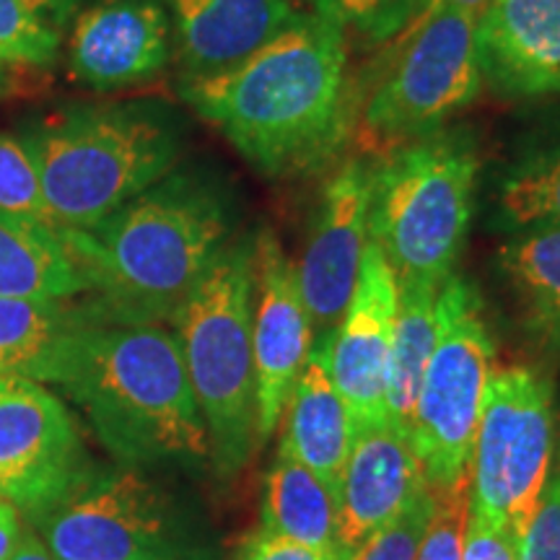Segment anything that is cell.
I'll list each match as a JSON object with an SVG mask.
<instances>
[{
	"instance_id": "1",
	"label": "cell",
	"mask_w": 560,
	"mask_h": 560,
	"mask_svg": "<svg viewBox=\"0 0 560 560\" xmlns=\"http://www.w3.org/2000/svg\"><path fill=\"white\" fill-rule=\"evenodd\" d=\"M179 100L270 179L304 177L338 156L353 128L348 34L301 13L240 66L179 79Z\"/></svg>"
},
{
	"instance_id": "2",
	"label": "cell",
	"mask_w": 560,
	"mask_h": 560,
	"mask_svg": "<svg viewBox=\"0 0 560 560\" xmlns=\"http://www.w3.org/2000/svg\"><path fill=\"white\" fill-rule=\"evenodd\" d=\"M234 223L226 182L208 166L177 164L100 226L60 236L104 322L164 325L234 240Z\"/></svg>"
},
{
	"instance_id": "3",
	"label": "cell",
	"mask_w": 560,
	"mask_h": 560,
	"mask_svg": "<svg viewBox=\"0 0 560 560\" xmlns=\"http://www.w3.org/2000/svg\"><path fill=\"white\" fill-rule=\"evenodd\" d=\"M62 389L117 465L200 470L210 462L206 420L166 327L94 322Z\"/></svg>"
},
{
	"instance_id": "4",
	"label": "cell",
	"mask_w": 560,
	"mask_h": 560,
	"mask_svg": "<svg viewBox=\"0 0 560 560\" xmlns=\"http://www.w3.org/2000/svg\"><path fill=\"white\" fill-rule=\"evenodd\" d=\"M42 179L47 223L89 231L179 164L187 125L159 100L79 102L19 130Z\"/></svg>"
},
{
	"instance_id": "5",
	"label": "cell",
	"mask_w": 560,
	"mask_h": 560,
	"mask_svg": "<svg viewBox=\"0 0 560 560\" xmlns=\"http://www.w3.org/2000/svg\"><path fill=\"white\" fill-rule=\"evenodd\" d=\"M255 234L231 240L172 317L210 441V462L234 475L260 446L252 348Z\"/></svg>"
},
{
	"instance_id": "6",
	"label": "cell",
	"mask_w": 560,
	"mask_h": 560,
	"mask_svg": "<svg viewBox=\"0 0 560 560\" xmlns=\"http://www.w3.org/2000/svg\"><path fill=\"white\" fill-rule=\"evenodd\" d=\"M480 149L470 130L441 128L374 159L369 236L397 283H444L470 229Z\"/></svg>"
},
{
	"instance_id": "7",
	"label": "cell",
	"mask_w": 560,
	"mask_h": 560,
	"mask_svg": "<svg viewBox=\"0 0 560 560\" xmlns=\"http://www.w3.org/2000/svg\"><path fill=\"white\" fill-rule=\"evenodd\" d=\"M55 560H213L206 520L151 470L94 465L26 522Z\"/></svg>"
},
{
	"instance_id": "8",
	"label": "cell",
	"mask_w": 560,
	"mask_h": 560,
	"mask_svg": "<svg viewBox=\"0 0 560 560\" xmlns=\"http://www.w3.org/2000/svg\"><path fill=\"white\" fill-rule=\"evenodd\" d=\"M495 342L470 278L452 272L436 301V340L412 410L410 439L429 488L470 470Z\"/></svg>"
},
{
	"instance_id": "9",
	"label": "cell",
	"mask_w": 560,
	"mask_h": 560,
	"mask_svg": "<svg viewBox=\"0 0 560 560\" xmlns=\"http://www.w3.org/2000/svg\"><path fill=\"white\" fill-rule=\"evenodd\" d=\"M556 444V397L548 376L524 363H495L475 431L472 514L511 529L520 540L548 486Z\"/></svg>"
},
{
	"instance_id": "10",
	"label": "cell",
	"mask_w": 560,
	"mask_h": 560,
	"mask_svg": "<svg viewBox=\"0 0 560 560\" xmlns=\"http://www.w3.org/2000/svg\"><path fill=\"white\" fill-rule=\"evenodd\" d=\"M478 13L433 9L410 26L400 60L363 104V132L392 145L431 136L465 112L482 91Z\"/></svg>"
},
{
	"instance_id": "11",
	"label": "cell",
	"mask_w": 560,
	"mask_h": 560,
	"mask_svg": "<svg viewBox=\"0 0 560 560\" xmlns=\"http://www.w3.org/2000/svg\"><path fill=\"white\" fill-rule=\"evenodd\" d=\"M91 467L66 402L45 384L0 376V501L30 522L52 509Z\"/></svg>"
},
{
	"instance_id": "12",
	"label": "cell",
	"mask_w": 560,
	"mask_h": 560,
	"mask_svg": "<svg viewBox=\"0 0 560 560\" xmlns=\"http://www.w3.org/2000/svg\"><path fill=\"white\" fill-rule=\"evenodd\" d=\"M374 159L350 156L325 182L317 219L296 265L314 342L332 338L361 276L369 242Z\"/></svg>"
},
{
	"instance_id": "13",
	"label": "cell",
	"mask_w": 560,
	"mask_h": 560,
	"mask_svg": "<svg viewBox=\"0 0 560 560\" xmlns=\"http://www.w3.org/2000/svg\"><path fill=\"white\" fill-rule=\"evenodd\" d=\"M257 382V433L265 444L283 418L285 405L314 348V332L301 299L296 262L278 234L255 236V314H252Z\"/></svg>"
},
{
	"instance_id": "14",
	"label": "cell",
	"mask_w": 560,
	"mask_h": 560,
	"mask_svg": "<svg viewBox=\"0 0 560 560\" xmlns=\"http://www.w3.org/2000/svg\"><path fill=\"white\" fill-rule=\"evenodd\" d=\"M172 24L159 0H96L73 19L68 73L112 94L159 79L172 62Z\"/></svg>"
},
{
	"instance_id": "15",
	"label": "cell",
	"mask_w": 560,
	"mask_h": 560,
	"mask_svg": "<svg viewBox=\"0 0 560 560\" xmlns=\"http://www.w3.org/2000/svg\"><path fill=\"white\" fill-rule=\"evenodd\" d=\"M397 314V278L369 236L361 276L330 340V376L355 429L387 420V363Z\"/></svg>"
},
{
	"instance_id": "16",
	"label": "cell",
	"mask_w": 560,
	"mask_h": 560,
	"mask_svg": "<svg viewBox=\"0 0 560 560\" xmlns=\"http://www.w3.org/2000/svg\"><path fill=\"white\" fill-rule=\"evenodd\" d=\"M425 488L410 431L389 420L355 429L338 488V558L346 560Z\"/></svg>"
},
{
	"instance_id": "17",
	"label": "cell",
	"mask_w": 560,
	"mask_h": 560,
	"mask_svg": "<svg viewBox=\"0 0 560 560\" xmlns=\"http://www.w3.org/2000/svg\"><path fill=\"white\" fill-rule=\"evenodd\" d=\"M475 39L482 86L493 94H560V0H488Z\"/></svg>"
},
{
	"instance_id": "18",
	"label": "cell",
	"mask_w": 560,
	"mask_h": 560,
	"mask_svg": "<svg viewBox=\"0 0 560 560\" xmlns=\"http://www.w3.org/2000/svg\"><path fill=\"white\" fill-rule=\"evenodd\" d=\"M172 24L179 79L240 66L301 13L291 0H159Z\"/></svg>"
},
{
	"instance_id": "19",
	"label": "cell",
	"mask_w": 560,
	"mask_h": 560,
	"mask_svg": "<svg viewBox=\"0 0 560 560\" xmlns=\"http://www.w3.org/2000/svg\"><path fill=\"white\" fill-rule=\"evenodd\" d=\"M100 319L91 301L0 299V376L62 387L83 335Z\"/></svg>"
},
{
	"instance_id": "20",
	"label": "cell",
	"mask_w": 560,
	"mask_h": 560,
	"mask_svg": "<svg viewBox=\"0 0 560 560\" xmlns=\"http://www.w3.org/2000/svg\"><path fill=\"white\" fill-rule=\"evenodd\" d=\"M330 340L314 342L310 361L291 392L283 410L285 431L280 450L310 467L338 501L353 420L330 376Z\"/></svg>"
},
{
	"instance_id": "21",
	"label": "cell",
	"mask_w": 560,
	"mask_h": 560,
	"mask_svg": "<svg viewBox=\"0 0 560 560\" xmlns=\"http://www.w3.org/2000/svg\"><path fill=\"white\" fill-rule=\"evenodd\" d=\"M495 268L524 330L540 346L560 350V226L511 231L495 252Z\"/></svg>"
},
{
	"instance_id": "22",
	"label": "cell",
	"mask_w": 560,
	"mask_h": 560,
	"mask_svg": "<svg viewBox=\"0 0 560 560\" xmlns=\"http://www.w3.org/2000/svg\"><path fill=\"white\" fill-rule=\"evenodd\" d=\"M89 293V283L50 226L0 213V299L68 301Z\"/></svg>"
},
{
	"instance_id": "23",
	"label": "cell",
	"mask_w": 560,
	"mask_h": 560,
	"mask_svg": "<svg viewBox=\"0 0 560 560\" xmlns=\"http://www.w3.org/2000/svg\"><path fill=\"white\" fill-rule=\"evenodd\" d=\"M262 529L338 556V501L310 467L283 450L265 482Z\"/></svg>"
},
{
	"instance_id": "24",
	"label": "cell",
	"mask_w": 560,
	"mask_h": 560,
	"mask_svg": "<svg viewBox=\"0 0 560 560\" xmlns=\"http://www.w3.org/2000/svg\"><path fill=\"white\" fill-rule=\"evenodd\" d=\"M439 283L408 280L397 283V314L392 327V348L387 363V420L410 431L412 410L423 382L425 363L436 340Z\"/></svg>"
},
{
	"instance_id": "25",
	"label": "cell",
	"mask_w": 560,
	"mask_h": 560,
	"mask_svg": "<svg viewBox=\"0 0 560 560\" xmlns=\"http://www.w3.org/2000/svg\"><path fill=\"white\" fill-rule=\"evenodd\" d=\"M495 206L509 231L560 226V125L537 132L509 161Z\"/></svg>"
},
{
	"instance_id": "26",
	"label": "cell",
	"mask_w": 560,
	"mask_h": 560,
	"mask_svg": "<svg viewBox=\"0 0 560 560\" xmlns=\"http://www.w3.org/2000/svg\"><path fill=\"white\" fill-rule=\"evenodd\" d=\"M62 32L26 0H0V60L13 68L50 70L60 58Z\"/></svg>"
},
{
	"instance_id": "27",
	"label": "cell",
	"mask_w": 560,
	"mask_h": 560,
	"mask_svg": "<svg viewBox=\"0 0 560 560\" xmlns=\"http://www.w3.org/2000/svg\"><path fill=\"white\" fill-rule=\"evenodd\" d=\"M429 490L431 516L420 537L416 560H462L472 506V472L467 470L450 486Z\"/></svg>"
},
{
	"instance_id": "28",
	"label": "cell",
	"mask_w": 560,
	"mask_h": 560,
	"mask_svg": "<svg viewBox=\"0 0 560 560\" xmlns=\"http://www.w3.org/2000/svg\"><path fill=\"white\" fill-rule=\"evenodd\" d=\"M0 213L50 226L42 179L30 145L19 132L5 130H0Z\"/></svg>"
},
{
	"instance_id": "29",
	"label": "cell",
	"mask_w": 560,
	"mask_h": 560,
	"mask_svg": "<svg viewBox=\"0 0 560 560\" xmlns=\"http://www.w3.org/2000/svg\"><path fill=\"white\" fill-rule=\"evenodd\" d=\"M423 9L425 0H319L317 13L338 21L346 34L382 45L408 32Z\"/></svg>"
},
{
	"instance_id": "30",
	"label": "cell",
	"mask_w": 560,
	"mask_h": 560,
	"mask_svg": "<svg viewBox=\"0 0 560 560\" xmlns=\"http://www.w3.org/2000/svg\"><path fill=\"white\" fill-rule=\"evenodd\" d=\"M431 516V490L425 488L395 520L382 524L346 560H416L420 537Z\"/></svg>"
},
{
	"instance_id": "31",
	"label": "cell",
	"mask_w": 560,
	"mask_h": 560,
	"mask_svg": "<svg viewBox=\"0 0 560 560\" xmlns=\"http://www.w3.org/2000/svg\"><path fill=\"white\" fill-rule=\"evenodd\" d=\"M516 560H560V465L556 459L540 503L516 540Z\"/></svg>"
},
{
	"instance_id": "32",
	"label": "cell",
	"mask_w": 560,
	"mask_h": 560,
	"mask_svg": "<svg viewBox=\"0 0 560 560\" xmlns=\"http://www.w3.org/2000/svg\"><path fill=\"white\" fill-rule=\"evenodd\" d=\"M462 560H516V537L511 535V529L499 527L470 511Z\"/></svg>"
},
{
	"instance_id": "33",
	"label": "cell",
	"mask_w": 560,
	"mask_h": 560,
	"mask_svg": "<svg viewBox=\"0 0 560 560\" xmlns=\"http://www.w3.org/2000/svg\"><path fill=\"white\" fill-rule=\"evenodd\" d=\"M240 560H338L335 552L310 548V545H301L285 537L270 535V532L260 529L255 537L247 542Z\"/></svg>"
},
{
	"instance_id": "34",
	"label": "cell",
	"mask_w": 560,
	"mask_h": 560,
	"mask_svg": "<svg viewBox=\"0 0 560 560\" xmlns=\"http://www.w3.org/2000/svg\"><path fill=\"white\" fill-rule=\"evenodd\" d=\"M26 524L21 522V511L9 501H0V560H9L21 542Z\"/></svg>"
},
{
	"instance_id": "35",
	"label": "cell",
	"mask_w": 560,
	"mask_h": 560,
	"mask_svg": "<svg viewBox=\"0 0 560 560\" xmlns=\"http://www.w3.org/2000/svg\"><path fill=\"white\" fill-rule=\"evenodd\" d=\"M34 11H39L50 24L62 32L83 9V0H26Z\"/></svg>"
},
{
	"instance_id": "36",
	"label": "cell",
	"mask_w": 560,
	"mask_h": 560,
	"mask_svg": "<svg viewBox=\"0 0 560 560\" xmlns=\"http://www.w3.org/2000/svg\"><path fill=\"white\" fill-rule=\"evenodd\" d=\"M9 560H55V556L47 550V545L42 542V537L34 532L30 524L24 527V535H21V542L13 550Z\"/></svg>"
},
{
	"instance_id": "37",
	"label": "cell",
	"mask_w": 560,
	"mask_h": 560,
	"mask_svg": "<svg viewBox=\"0 0 560 560\" xmlns=\"http://www.w3.org/2000/svg\"><path fill=\"white\" fill-rule=\"evenodd\" d=\"M488 0H425V11H433V9H459V11H470V13H480L486 9Z\"/></svg>"
},
{
	"instance_id": "38",
	"label": "cell",
	"mask_w": 560,
	"mask_h": 560,
	"mask_svg": "<svg viewBox=\"0 0 560 560\" xmlns=\"http://www.w3.org/2000/svg\"><path fill=\"white\" fill-rule=\"evenodd\" d=\"M11 89H13V70L9 62L0 60V100H3V96H9Z\"/></svg>"
},
{
	"instance_id": "39",
	"label": "cell",
	"mask_w": 560,
	"mask_h": 560,
	"mask_svg": "<svg viewBox=\"0 0 560 560\" xmlns=\"http://www.w3.org/2000/svg\"><path fill=\"white\" fill-rule=\"evenodd\" d=\"M291 3L304 13H317V9H319V0H291Z\"/></svg>"
},
{
	"instance_id": "40",
	"label": "cell",
	"mask_w": 560,
	"mask_h": 560,
	"mask_svg": "<svg viewBox=\"0 0 560 560\" xmlns=\"http://www.w3.org/2000/svg\"><path fill=\"white\" fill-rule=\"evenodd\" d=\"M556 462L560 465V433H558V444H556Z\"/></svg>"
}]
</instances>
